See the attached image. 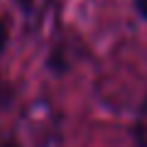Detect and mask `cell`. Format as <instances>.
Instances as JSON below:
<instances>
[{"label": "cell", "instance_id": "3957f363", "mask_svg": "<svg viewBox=\"0 0 147 147\" xmlns=\"http://www.w3.org/2000/svg\"><path fill=\"white\" fill-rule=\"evenodd\" d=\"M0 147H17V145H12V142H0Z\"/></svg>", "mask_w": 147, "mask_h": 147}, {"label": "cell", "instance_id": "7a4b0ae2", "mask_svg": "<svg viewBox=\"0 0 147 147\" xmlns=\"http://www.w3.org/2000/svg\"><path fill=\"white\" fill-rule=\"evenodd\" d=\"M5 39H7V32H5V27H3V22H0V52L5 47Z\"/></svg>", "mask_w": 147, "mask_h": 147}, {"label": "cell", "instance_id": "6da1fadb", "mask_svg": "<svg viewBox=\"0 0 147 147\" xmlns=\"http://www.w3.org/2000/svg\"><path fill=\"white\" fill-rule=\"evenodd\" d=\"M135 3H137V10H140V15L147 20V0H135Z\"/></svg>", "mask_w": 147, "mask_h": 147}]
</instances>
